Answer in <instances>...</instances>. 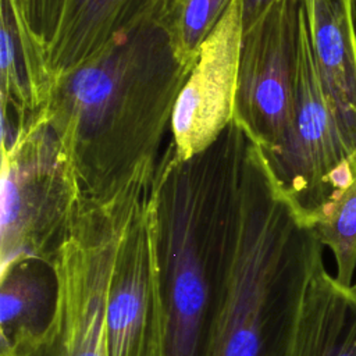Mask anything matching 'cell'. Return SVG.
<instances>
[{"instance_id": "1", "label": "cell", "mask_w": 356, "mask_h": 356, "mask_svg": "<svg viewBox=\"0 0 356 356\" xmlns=\"http://www.w3.org/2000/svg\"><path fill=\"white\" fill-rule=\"evenodd\" d=\"M193 65L179 58L164 26L147 24L53 79L42 110L82 196L108 199L156 167Z\"/></svg>"}, {"instance_id": "2", "label": "cell", "mask_w": 356, "mask_h": 356, "mask_svg": "<svg viewBox=\"0 0 356 356\" xmlns=\"http://www.w3.org/2000/svg\"><path fill=\"white\" fill-rule=\"evenodd\" d=\"M250 136L232 120L203 152H161L147 193L165 323L164 356H209L238 236Z\"/></svg>"}, {"instance_id": "3", "label": "cell", "mask_w": 356, "mask_h": 356, "mask_svg": "<svg viewBox=\"0 0 356 356\" xmlns=\"http://www.w3.org/2000/svg\"><path fill=\"white\" fill-rule=\"evenodd\" d=\"M323 248L250 138L236 246L209 356H293L305 295Z\"/></svg>"}, {"instance_id": "4", "label": "cell", "mask_w": 356, "mask_h": 356, "mask_svg": "<svg viewBox=\"0 0 356 356\" xmlns=\"http://www.w3.org/2000/svg\"><path fill=\"white\" fill-rule=\"evenodd\" d=\"M154 168L140 170L108 199L81 196L70 235L54 260L58 299L49 327L35 339L0 349V356H107L106 306L113 264Z\"/></svg>"}, {"instance_id": "5", "label": "cell", "mask_w": 356, "mask_h": 356, "mask_svg": "<svg viewBox=\"0 0 356 356\" xmlns=\"http://www.w3.org/2000/svg\"><path fill=\"white\" fill-rule=\"evenodd\" d=\"M81 196L70 157L40 110L1 150L0 268L22 257L54 263Z\"/></svg>"}, {"instance_id": "6", "label": "cell", "mask_w": 356, "mask_h": 356, "mask_svg": "<svg viewBox=\"0 0 356 356\" xmlns=\"http://www.w3.org/2000/svg\"><path fill=\"white\" fill-rule=\"evenodd\" d=\"M264 156L278 186L310 227L327 214L356 174L320 82L303 1L291 129L285 142Z\"/></svg>"}, {"instance_id": "7", "label": "cell", "mask_w": 356, "mask_h": 356, "mask_svg": "<svg viewBox=\"0 0 356 356\" xmlns=\"http://www.w3.org/2000/svg\"><path fill=\"white\" fill-rule=\"evenodd\" d=\"M302 0H275L243 31L234 120L264 153L291 129L299 61Z\"/></svg>"}, {"instance_id": "8", "label": "cell", "mask_w": 356, "mask_h": 356, "mask_svg": "<svg viewBox=\"0 0 356 356\" xmlns=\"http://www.w3.org/2000/svg\"><path fill=\"white\" fill-rule=\"evenodd\" d=\"M106 342L107 356H164L165 352L164 309L147 218V195L136 206L113 264Z\"/></svg>"}, {"instance_id": "9", "label": "cell", "mask_w": 356, "mask_h": 356, "mask_svg": "<svg viewBox=\"0 0 356 356\" xmlns=\"http://www.w3.org/2000/svg\"><path fill=\"white\" fill-rule=\"evenodd\" d=\"M242 35L241 0H234L200 44L175 104L171 140L184 159L213 145L234 120Z\"/></svg>"}, {"instance_id": "10", "label": "cell", "mask_w": 356, "mask_h": 356, "mask_svg": "<svg viewBox=\"0 0 356 356\" xmlns=\"http://www.w3.org/2000/svg\"><path fill=\"white\" fill-rule=\"evenodd\" d=\"M172 0H65L56 35L44 51L51 79L86 64L139 26H164Z\"/></svg>"}, {"instance_id": "11", "label": "cell", "mask_w": 356, "mask_h": 356, "mask_svg": "<svg viewBox=\"0 0 356 356\" xmlns=\"http://www.w3.org/2000/svg\"><path fill=\"white\" fill-rule=\"evenodd\" d=\"M320 82L356 164V0H302Z\"/></svg>"}, {"instance_id": "12", "label": "cell", "mask_w": 356, "mask_h": 356, "mask_svg": "<svg viewBox=\"0 0 356 356\" xmlns=\"http://www.w3.org/2000/svg\"><path fill=\"white\" fill-rule=\"evenodd\" d=\"M0 349L38 338L58 299L54 263L22 257L0 268Z\"/></svg>"}, {"instance_id": "13", "label": "cell", "mask_w": 356, "mask_h": 356, "mask_svg": "<svg viewBox=\"0 0 356 356\" xmlns=\"http://www.w3.org/2000/svg\"><path fill=\"white\" fill-rule=\"evenodd\" d=\"M293 356H356V293L324 261L314 268L300 313Z\"/></svg>"}, {"instance_id": "14", "label": "cell", "mask_w": 356, "mask_h": 356, "mask_svg": "<svg viewBox=\"0 0 356 356\" xmlns=\"http://www.w3.org/2000/svg\"><path fill=\"white\" fill-rule=\"evenodd\" d=\"M313 229L320 243L334 256L335 280L350 288L356 271V174Z\"/></svg>"}, {"instance_id": "15", "label": "cell", "mask_w": 356, "mask_h": 356, "mask_svg": "<svg viewBox=\"0 0 356 356\" xmlns=\"http://www.w3.org/2000/svg\"><path fill=\"white\" fill-rule=\"evenodd\" d=\"M234 0H184L165 28L184 63L195 64L197 51L224 11Z\"/></svg>"}, {"instance_id": "16", "label": "cell", "mask_w": 356, "mask_h": 356, "mask_svg": "<svg viewBox=\"0 0 356 356\" xmlns=\"http://www.w3.org/2000/svg\"><path fill=\"white\" fill-rule=\"evenodd\" d=\"M18 18L46 51L58 28L65 0H10Z\"/></svg>"}, {"instance_id": "17", "label": "cell", "mask_w": 356, "mask_h": 356, "mask_svg": "<svg viewBox=\"0 0 356 356\" xmlns=\"http://www.w3.org/2000/svg\"><path fill=\"white\" fill-rule=\"evenodd\" d=\"M275 0H241L243 31L249 29Z\"/></svg>"}, {"instance_id": "18", "label": "cell", "mask_w": 356, "mask_h": 356, "mask_svg": "<svg viewBox=\"0 0 356 356\" xmlns=\"http://www.w3.org/2000/svg\"><path fill=\"white\" fill-rule=\"evenodd\" d=\"M352 289H353V292H355V293H356V281H355V282H353V285H352Z\"/></svg>"}]
</instances>
